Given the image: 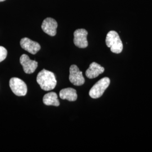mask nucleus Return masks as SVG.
Segmentation results:
<instances>
[{
  "label": "nucleus",
  "instance_id": "nucleus-5",
  "mask_svg": "<svg viewBox=\"0 0 152 152\" xmlns=\"http://www.w3.org/2000/svg\"><path fill=\"white\" fill-rule=\"evenodd\" d=\"M69 81L75 86H81L85 83V78L82 72L76 65H71L69 68Z\"/></svg>",
  "mask_w": 152,
  "mask_h": 152
},
{
  "label": "nucleus",
  "instance_id": "nucleus-7",
  "mask_svg": "<svg viewBox=\"0 0 152 152\" xmlns=\"http://www.w3.org/2000/svg\"><path fill=\"white\" fill-rule=\"evenodd\" d=\"M20 63L23 71L27 74H32L38 66V63L35 60H31L27 55L23 54L20 58Z\"/></svg>",
  "mask_w": 152,
  "mask_h": 152
},
{
  "label": "nucleus",
  "instance_id": "nucleus-11",
  "mask_svg": "<svg viewBox=\"0 0 152 152\" xmlns=\"http://www.w3.org/2000/svg\"><path fill=\"white\" fill-rule=\"evenodd\" d=\"M59 96L61 99H66L70 102H75L77 99V91L73 88H66L62 89L59 92Z\"/></svg>",
  "mask_w": 152,
  "mask_h": 152
},
{
  "label": "nucleus",
  "instance_id": "nucleus-14",
  "mask_svg": "<svg viewBox=\"0 0 152 152\" xmlns=\"http://www.w3.org/2000/svg\"><path fill=\"white\" fill-rule=\"evenodd\" d=\"M5 0H0V2H3V1H5Z\"/></svg>",
  "mask_w": 152,
  "mask_h": 152
},
{
  "label": "nucleus",
  "instance_id": "nucleus-9",
  "mask_svg": "<svg viewBox=\"0 0 152 152\" xmlns=\"http://www.w3.org/2000/svg\"><path fill=\"white\" fill-rule=\"evenodd\" d=\"M58 23L51 18H46L42 24L41 28L44 32L50 36H54L56 34Z\"/></svg>",
  "mask_w": 152,
  "mask_h": 152
},
{
  "label": "nucleus",
  "instance_id": "nucleus-1",
  "mask_svg": "<svg viewBox=\"0 0 152 152\" xmlns=\"http://www.w3.org/2000/svg\"><path fill=\"white\" fill-rule=\"evenodd\" d=\"M37 82L41 89L47 91L53 90L57 83L54 74L46 69H43L38 73Z\"/></svg>",
  "mask_w": 152,
  "mask_h": 152
},
{
  "label": "nucleus",
  "instance_id": "nucleus-4",
  "mask_svg": "<svg viewBox=\"0 0 152 152\" xmlns=\"http://www.w3.org/2000/svg\"><path fill=\"white\" fill-rule=\"evenodd\" d=\"M9 85L13 93L18 96H23L27 94V86L21 79L16 77L11 78Z\"/></svg>",
  "mask_w": 152,
  "mask_h": 152
},
{
  "label": "nucleus",
  "instance_id": "nucleus-10",
  "mask_svg": "<svg viewBox=\"0 0 152 152\" xmlns=\"http://www.w3.org/2000/svg\"><path fill=\"white\" fill-rule=\"evenodd\" d=\"M104 72V68L95 62H93L86 71V76L87 78L92 79L98 77Z\"/></svg>",
  "mask_w": 152,
  "mask_h": 152
},
{
  "label": "nucleus",
  "instance_id": "nucleus-12",
  "mask_svg": "<svg viewBox=\"0 0 152 152\" xmlns=\"http://www.w3.org/2000/svg\"><path fill=\"white\" fill-rule=\"evenodd\" d=\"M43 102L46 105L58 107L60 105L59 101L58 99V95L54 92H49L45 94L43 98Z\"/></svg>",
  "mask_w": 152,
  "mask_h": 152
},
{
  "label": "nucleus",
  "instance_id": "nucleus-3",
  "mask_svg": "<svg viewBox=\"0 0 152 152\" xmlns=\"http://www.w3.org/2000/svg\"><path fill=\"white\" fill-rule=\"evenodd\" d=\"M110 80L108 77H104L97 82L90 89L89 95L93 99L100 98L105 90L108 87Z\"/></svg>",
  "mask_w": 152,
  "mask_h": 152
},
{
  "label": "nucleus",
  "instance_id": "nucleus-2",
  "mask_svg": "<svg viewBox=\"0 0 152 152\" xmlns=\"http://www.w3.org/2000/svg\"><path fill=\"white\" fill-rule=\"evenodd\" d=\"M105 42L110 51L115 54H120L123 50V44L118 33L114 31L109 32L107 35Z\"/></svg>",
  "mask_w": 152,
  "mask_h": 152
},
{
  "label": "nucleus",
  "instance_id": "nucleus-8",
  "mask_svg": "<svg viewBox=\"0 0 152 152\" xmlns=\"http://www.w3.org/2000/svg\"><path fill=\"white\" fill-rule=\"evenodd\" d=\"M20 44L22 49L32 54H36L41 49V46L38 42L33 41L27 37L22 38Z\"/></svg>",
  "mask_w": 152,
  "mask_h": 152
},
{
  "label": "nucleus",
  "instance_id": "nucleus-6",
  "mask_svg": "<svg viewBox=\"0 0 152 152\" xmlns=\"http://www.w3.org/2000/svg\"><path fill=\"white\" fill-rule=\"evenodd\" d=\"M88 32L85 29H77L74 32V44L79 48H86L88 46L87 36Z\"/></svg>",
  "mask_w": 152,
  "mask_h": 152
},
{
  "label": "nucleus",
  "instance_id": "nucleus-13",
  "mask_svg": "<svg viewBox=\"0 0 152 152\" xmlns=\"http://www.w3.org/2000/svg\"><path fill=\"white\" fill-rule=\"evenodd\" d=\"M7 51L3 46H0V62L4 61L7 57Z\"/></svg>",
  "mask_w": 152,
  "mask_h": 152
}]
</instances>
